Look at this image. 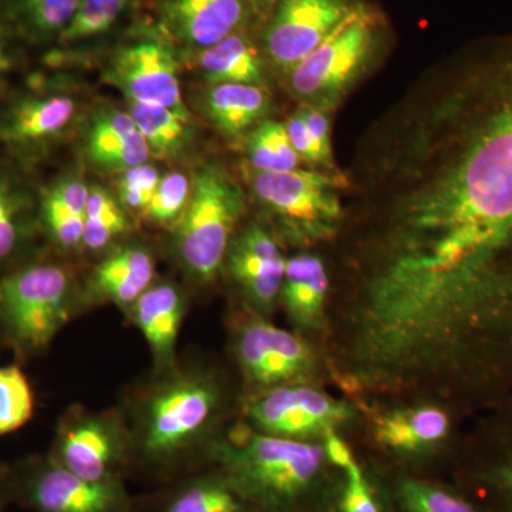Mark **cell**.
<instances>
[{
	"label": "cell",
	"instance_id": "cell-20",
	"mask_svg": "<svg viewBox=\"0 0 512 512\" xmlns=\"http://www.w3.org/2000/svg\"><path fill=\"white\" fill-rule=\"evenodd\" d=\"M89 190L82 171L73 170L57 177L39 194L40 234L63 256L82 254Z\"/></svg>",
	"mask_w": 512,
	"mask_h": 512
},
{
	"label": "cell",
	"instance_id": "cell-23",
	"mask_svg": "<svg viewBox=\"0 0 512 512\" xmlns=\"http://www.w3.org/2000/svg\"><path fill=\"white\" fill-rule=\"evenodd\" d=\"M255 30L232 33L217 45L184 57L192 63L205 84L237 83L264 87L268 82V63Z\"/></svg>",
	"mask_w": 512,
	"mask_h": 512
},
{
	"label": "cell",
	"instance_id": "cell-12",
	"mask_svg": "<svg viewBox=\"0 0 512 512\" xmlns=\"http://www.w3.org/2000/svg\"><path fill=\"white\" fill-rule=\"evenodd\" d=\"M244 414L256 433L311 441L348 421L352 407L301 382L249 394Z\"/></svg>",
	"mask_w": 512,
	"mask_h": 512
},
{
	"label": "cell",
	"instance_id": "cell-31",
	"mask_svg": "<svg viewBox=\"0 0 512 512\" xmlns=\"http://www.w3.org/2000/svg\"><path fill=\"white\" fill-rule=\"evenodd\" d=\"M136 3L137 0H80L76 16L56 47L82 49L100 42L119 28Z\"/></svg>",
	"mask_w": 512,
	"mask_h": 512
},
{
	"label": "cell",
	"instance_id": "cell-22",
	"mask_svg": "<svg viewBox=\"0 0 512 512\" xmlns=\"http://www.w3.org/2000/svg\"><path fill=\"white\" fill-rule=\"evenodd\" d=\"M194 106L222 137L239 140L268 119L271 97L264 87L249 84H205L195 97Z\"/></svg>",
	"mask_w": 512,
	"mask_h": 512
},
{
	"label": "cell",
	"instance_id": "cell-40",
	"mask_svg": "<svg viewBox=\"0 0 512 512\" xmlns=\"http://www.w3.org/2000/svg\"><path fill=\"white\" fill-rule=\"evenodd\" d=\"M242 2H244L245 5H247V8L251 10L252 16H254L259 30L262 23L268 19L269 15H271L272 10H274L276 3H278L279 0H242Z\"/></svg>",
	"mask_w": 512,
	"mask_h": 512
},
{
	"label": "cell",
	"instance_id": "cell-28",
	"mask_svg": "<svg viewBox=\"0 0 512 512\" xmlns=\"http://www.w3.org/2000/svg\"><path fill=\"white\" fill-rule=\"evenodd\" d=\"M128 113L136 121L153 160L184 164L198 143L194 117H185L165 107L127 103Z\"/></svg>",
	"mask_w": 512,
	"mask_h": 512
},
{
	"label": "cell",
	"instance_id": "cell-10",
	"mask_svg": "<svg viewBox=\"0 0 512 512\" xmlns=\"http://www.w3.org/2000/svg\"><path fill=\"white\" fill-rule=\"evenodd\" d=\"M181 60L164 37L141 23L111 52L101 79L119 90L127 103L151 104L194 117L181 89Z\"/></svg>",
	"mask_w": 512,
	"mask_h": 512
},
{
	"label": "cell",
	"instance_id": "cell-24",
	"mask_svg": "<svg viewBox=\"0 0 512 512\" xmlns=\"http://www.w3.org/2000/svg\"><path fill=\"white\" fill-rule=\"evenodd\" d=\"M467 471L468 494L488 512H512V424L488 431Z\"/></svg>",
	"mask_w": 512,
	"mask_h": 512
},
{
	"label": "cell",
	"instance_id": "cell-21",
	"mask_svg": "<svg viewBox=\"0 0 512 512\" xmlns=\"http://www.w3.org/2000/svg\"><path fill=\"white\" fill-rule=\"evenodd\" d=\"M143 512H252L220 468L208 466L165 484L137 503Z\"/></svg>",
	"mask_w": 512,
	"mask_h": 512
},
{
	"label": "cell",
	"instance_id": "cell-39",
	"mask_svg": "<svg viewBox=\"0 0 512 512\" xmlns=\"http://www.w3.org/2000/svg\"><path fill=\"white\" fill-rule=\"evenodd\" d=\"M25 43L10 19L8 10L0 0V82L15 69L20 47Z\"/></svg>",
	"mask_w": 512,
	"mask_h": 512
},
{
	"label": "cell",
	"instance_id": "cell-7",
	"mask_svg": "<svg viewBox=\"0 0 512 512\" xmlns=\"http://www.w3.org/2000/svg\"><path fill=\"white\" fill-rule=\"evenodd\" d=\"M57 464L92 483H126L133 473V441L120 407H67L47 451Z\"/></svg>",
	"mask_w": 512,
	"mask_h": 512
},
{
	"label": "cell",
	"instance_id": "cell-6",
	"mask_svg": "<svg viewBox=\"0 0 512 512\" xmlns=\"http://www.w3.org/2000/svg\"><path fill=\"white\" fill-rule=\"evenodd\" d=\"M245 180L276 238L311 245L338 231L343 218L339 183L326 171L259 173L247 168Z\"/></svg>",
	"mask_w": 512,
	"mask_h": 512
},
{
	"label": "cell",
	"instance_id": "cell-18",
	"mask_svg": "<svg viewBox=\"0 0 512 512\" xmlns=\"http://www.w3.org/2000/svg\"><path fill=\"white\" fill-rule=\"evenodd\" d=\"M157 281V256L153 247L136 237L126 239L99 256L82 276L86 311L113 305L126 315L137 299Z\"/></svg>",
	"mask_w": 512,
	"mask_h": 512
},
{
	"label": "cell",
	"instance_id": "cell-19",
	"mask_svg": "<svg viewBox=\"0 0 512 512\" xmlns=\"http://www.w3.org/2000/svg\"><path fill=\"white\" fill-rule=\"evenodd\" d=\"M190 308V293L171 279H158L128 309L126 318L137 328L153 359V372L167 369L180 359L178 338Z\"/></svg>",
	"mask_w": 512,
	"mask_h": 512
},
{
	"label": "cell",
	"instance_id": "cell-29",
	"mask_svg": "<svg viewBox=\"0 0 512 512\" xmlns=\"http://www.w3.org/2000/svg\"><path fill=\"white\" fill-rule=\"evenodd\" d=\"M137 220L121 205L111 188L90 183L84 217L82 254L100 256L134 237Z\"/></svg>",
	"mask_w": 512,
	"mask_h": 512
},
{
	"label": "cell",
	"instance_id": "cell-34",
	"mask_svg": "<svg viewBox=\"0 0 512 512\" xmlns=\"http://www.w3.org/2000/svg\"><path fill=\"white\" fill-rule=\"evenodd\" d=\"M285 127L301 160L323 168V171H333L330 121L326 111L302 106L289 117Z\"/></svg>",
	"mask_w": 512,
	"mask_h": 512
},
{
	"label": "cell",
	"instance_id": "cell-37",
	"mask_svg": "<svg viewBox=\"0 0 512 512\" xmlns=\"http://www.w3.org/2000/svg\"><path fill=\"white\" fill-rule=\"evenodd\" d=\"M163 174L150 161L111 177L113 178L111 190L137 222L141 221V217L146 212Z\"/></svg>",
	"mask_w": 512,
	"mask_h": 512
},
{
	"label": "cell",
	"instance_id": "cell-38",
	"mask_svg": "<svg viewBox=\"0 0 512 512\" xmlns=\"http://www.w3.org/2000/svg\"><path fill=\"white\" fill-rule=\"evenodd\" d=\"M342 473L330 512H386L376 488L356 460L342 468Z\"/></svg>",
	"mask_w": 512,
	"mask_h": 512
},
{
	"label": "cell",
	"instance_id": "cell-36",
	"mask_svg": "<svg viewBox=\"0 0 512 512\" xmlns=\"http://www.w3.org/2000/svg\"><path fill=\"white\" fill-rule=\"evenodd\" d=\"M192 191V171H168L161 177L141 221L154 228L170 229L183 214Z\"/></svg>",
	"mask_w": 512,
	"mask_h": 512
},
{
	"label": "cell",
	"instance_id": "cell-15",
	"mask_svg": "<svg viewBox=\"0 0 512 512\" xmlns=\"http://www.w3.org/2000/svg\"><path fill=\"white\" fill-rule=\"evenodd\" d=\"M147 22L181 57L217 45L222 39L258 25L242 0H153Z\"/></svg>",
	"mask_w": 512,
	"mask_h": 512
},
{
	"label": "cell",
	"instance_id": "cell-9",
	"mask_svg": "<svg viewBox=\"0 0 512 512\" xmlns=\"http://www.w3.org/2000/svg\"><path fill=\"white\" fill-rule=\"evenodd\" d=\"M12 503L30 512H134L126 483H92L36 454L9 466Z\"/></svg>",
	"mask_w": 512,
	"mask_h": 512
},
{
	"label": "cell",
	"instance_id": "cell-33",
	"mask_svg": "<svg viewBox=\"0 0 512 512\" xmlns=\"http://www.w3.org/2000/svg\"><path fill=\"white\" fill-rule=\"evenodd\" d=\"M394 501L397 512H488L467 491L412 477L399 478Z\"/></svg>",
	"mask_w": 512,
	"mask_h": 512
},
{
	"label": "cell",
	"instance_id": "cell-5",
	"mask_svg": "<svg viewBox=\"0 0 512 512\" xmlns=\"http://www.w3.org/2000/svg\"><path fill=\"white\" fill-rule=\"evenodd\" d=\"M247 207V195L220 160L192 170L190 201L168 229V251L185 281L195 288L214 285Z\"/></svg>",
	"mask_w": 512,
	"mask_h": 512
},
{
	"label": "cell",
	"instance_id": "cell-32",
	"mask_svg": "<svg viewBox=\"0 0 512 512\" xmlns=\"http://www.w3.org/2000/svg\"><path fill=\"white\" fill-rule=\"evenodd\" d=\"M245 140L249 170L259 173H286L298 170L301 157L289 140L285 123L266 119L252 128Z\"/></svg>",
	"mask_w": 512,
	"mask_h": 512
},
{
	"label": "cell",
	"instance_id": "cell-14",
	"mask_svg": "<svg viewBox=\"0 0 512 512\" xmlns=\"http://www.w3.org/2000/svg\"><path fill=\"white\" fill-rule=\"evenodd\" d=\"M356 8L353 0H279L258 30L266 60L278 72L288 73L322 45Z\"/></svg>",
	"mask_w": 512,
	"mask_h": 512
},
{
	"label": "cell",
	"instance_id": "cell-1",
	"mask_svg": "<svg viewBox=\"0 0 512 512\" xmlns=\"http://www.w3.org/2000/svg\"><path fill=\"white\" fill-rule=\"evenodd\" d=\"M375 222L349 316L384 365L512 366V33L474 46L367 160Z\"/></svg>",
	"mask_w": 512,
	"mask_h": 512
},
{
	"label": "cell",
	"instance_id": "cell-2",
	"mask_svg": "<svg viewBox=\"0 0 512 512\" xmlns=\"http://www.w3.org/2000/svg\"><path fill=\"white\" fill-rule=\"evenodd\" d=\"M228 402L221 373L205 363L178 359L151 373L120 407L133 441V473L167 484L210 466Z\"/></svg>",
	"mask_w": 512,
	"mask_h": 512
},
{
	"label": "cell",
	"instance_id": "cell-26",
	"mask_svg": "<svg viewBox=\"0 0 512 512\" xmlns=\"http://www.w3.org/2000/svg\"><path fill=\"white\" fill-rule=\"evenodd\" d=\"M453 420L443 407L419 406L393 410L375 420L377 443L399 456L424 453L446 443Z\"/></svg>",
	"mask_w": 512,
	"mask_h": 512
},
{
	"label": "cell",
	"instance_id": "cell-25",
	"mask_svg": "<svg viewBox=\"0 0 512 512\" xmlns=\"http://www.w3.org/2000/svg\"><path fill=\"white\" fill-rule=\"evenodd\" d=\"M39 194H33L18 171L0 164V271L16 266L40 234Z\"/></svg>",
	"mask_w": 512,
	"mask_h": 512
},
{
	"label": "cell",
	"instance_id": "cell-17",
	"mask_svg": "<svg viewBox=\"0 0 512 512\" xmlns=\"http://www.w3.org/2000/svg\"><path fill=\"white\" fill-rule=\"evenodd\" d=\"M76 138L80 163L103 177H114L153 160L131 114L111 103L86 110Z\"/></svg>",
	"mask_w": 512,
	"mask_h": 512
},
{
	"label": "cell",
	"instance_id": "cell-27",
	"mask_svg": "<svg viewBox=\"0 0 512 512\" xmlns=\"http://www.w3.org/2000/svg\"><path fill=\"white\" fill-rule=\"evenodd\" d=\"M329 276L319 256L298 254L286 258L279 303L286 315L302 330L318 329L323 320Z\"/></svg>",
	"mask_w": 512,
	"mask_h": 512
},
{
	"label": "cell",
	"instance_id": "cell-41",
	"mask_svg": "<svg viewBox=\"0 0 512 512\" xmlns=\"http://www.w3.org/2000/svg\"><path fill=\"white\" fill-rule=\"evenodd\" d=\"M10 503L12 497L9 490V466L0 464V512H6Z\"/></svg>",
	"mask_w": 512,
	"mask_h": 512
},
{
	"label": "cell",
	"instance_id": "cell-16",
	"mask_svg": "<svg viewBox=\"0 0 512 512\" xmlns=\"http://www.w3.org/2000/svg\"><path fill=\"white\" fill-rule=\"evenodd\" d=\"M285 266L286 258L279 239L262 222L254 221L232 239L224 272L247 303L249 311L266 318L279 305Z\"/></svg>",
	"mask_w": 512,
	"mask_h": 512
},
{
	"label": "cell",
	"instance_id": "cell-4",
	"mask_svg": "<svg viewBox=\"0 0 512 512\" xmlns=\"http://www.w3.org/2000/svg\"><path fill=\"white\" fill-rule=\"evenodd\" d=\"M83 312L82 276L69 262L35 259L0 275V339L20 360L46 353Z\"/></svg>",
	"mask_w": 512,
	"mask_h": 512
},
{
	"label": "cell",
	"instance_id": "cell-13",
	"mask_svg": "<svg viewBox=\"0 0 512 512\" xmlns=\"http://www.w3.org/2000/svg\"><path fill=\"white\" fill-rule=\"evenodd\" d=\"M232 349L251 393L305 382L315 369V356L301 336L254 312L235 328Z\"/></svg>",
	"mask_w": 512,
	"mask_h": 512
},
{
	"label": "cell",
	"instance_id": "cell-3",
	"mask_svg": "<svg viewBox=\"0 0 512 512\" xmlns=\"http://www.w3.org/2000/svg\"><path fill=\"white\" fill-rule=\"evenodd\" d=\"M252 512H305L318 497L328 464L323 444L254 430L222 434L208 454Z\"/></svg>",
	"mask_w": 512,
	"mask_h": 512
},
{
	"label": "cell",
	"instance_id": "cell-8",
	"mask_svg": "<svg viewBox=\"0 0 512 512\" xmlns=\"http://www.w3.org/2000/svg\"><path fill=\"white\" fill-rule=\"evenodd\" d=\"M379 37V20L357 5L322 45L285 74L289 90L303 106L332 109L369 67Z\"/></svg>",
	"mask_w": 512,
	"mask_h": 512
},
{
	"label": "cell",
	"instance_id": "cell-11",
	"mask_svg": "<svg viewBox=\"0 0 512 512\" xmlns=\"http://www.w3.org/2000/svg\"><path fill=\"white\" fill-rule=\"evenodd\" d=\"M86 107L64 86L22 94L0 111V144L13 157L33 161L76 134Z\"/></svg>",
	"mask_w": 512,
	"mask_h": 512
},
{
	"label": "cell",
	"instance_id": "cell-35",
	"mask_svg": "<svg viewBox=\"0 0 512 512\" xmlns=\"http://www.w3.org/2000/svg\"><path fill=\"white\" fill-rule=\"evenodd\" d=\"M35 410V392L22 367H0V437L25 427Z\"/></svg>",
	"mask_w": 512,
	"mask_h": 512
},
{
	"label": "cell",
	"instance_id": "cell-42",
	"mask_svg": "<svg viewBox=\"0 0 512 512\" xmlns=\"http://www.w3.org/2000/svg\"><path fill=\"white\" fill-rule=\"evenodd\" d=\"M494 403H497L503 410V420L512 424V383L495 399Z\"/></svg>",
	"mask_w": 512,
	"mask_h": 512
},
{
	"label": "cell",
	"instance_id": "cell-30",
	"mask_svg": "<svg viewBox=\"0 0 512 512\" xmlns=\"http://www.w3.org/2000/svg\"><path fill=\"white\" fill-rule=\"evenodd\" d=\"M25 46H56L80 0H2Z\"/></svg>",
	"mask_w": 512,
	"mask_h": 512
}]
</instances>
